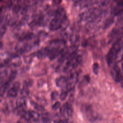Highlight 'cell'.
<instances>
[{
	"label": "cell",
	"mask_w": 123,
	"mask_h": 123,
	"mask_svg": "<svg viewBox=\"0 0 123 123\" xmlns=\"http://www.w3.org/2000/svg\"><path fill=\"white\" fill-rule=\"evenodd\" d=\"M13 66H19L22 63L21 60L18 54L12 55L10 63Z\"/></svg>",
	"instance_id": "30bf717a"
},
{
	"label": "cell",
	"mask_w": 123,
	"mask_h": 123,
	"mask_svg": "<svg viewBox=\"0 0 123 123\" xmlns=\"http://www.w3.org/2000/svg\"><path fill=\"white\" fill-rule=\"evenodd\" d=\"M122 73H123V75H122V77H123V65H122Z\"/></svg>",
	"instance_id": "1f68e13d"
},
{
	"label": "cell",
	"mask_w": 123,
	"mask_h": 123,
	"mask_svg": "<svg viewBox=\"0 0 123 123\" xmlns=\"http://www.w3.org/2000/svg\"><path fill=\"white\" fill-rule=\"evenodd\" d=\"M12 55L7 52L0 53V68L10 63Z\"/></svg>",
	"instance_id": "5b68a950"
},
{
	"label": "cell",
	"mask_w": 123,
	"mask_h": 123,
	"mask_svg": "<svg viewBox=\"0 0 123 123\" xmlns=\"http://www.w3.org/2000/svg\"><path fill=\"white\" fill-rule=\"evenodd\" d=\"M60 112L62 115L67 116L69 118H71L73 112V108L70 104L65 103L60 107Z\"/></svg>",
	"instance_id": "3957f363"
},
{
	"label": "cell",
	"mask_w": 123,
	"mask_h": 123,
	"mask_svg": "<svg viewBox=\"0 0 123 123\" xmlns=\"http://www.w3.org/2000/svg\"><path fill=\"white\" fill-rule=\"evenodd\" d=\"M68 91L67 90H63L62 91L60 95V98L62 100H64L66 99L67 95H68Z\"/></svg>",
	"instance_id": "d4e9b609"
},
{
	"label": "cell",
	"mask_w": 123,
	"mask_h": 123,
	"mask_svg": "<svg viewBox=\"0 0 123 123\" xmlns=\"http://www.w3.org/2000/svg\"><path fill=\"white\" fill-rule=\"evenodd\" d=\"M6 31V25L5 24H3L0 25V39L2 38L4 36Z\"/></svg>",
	"instance_id": "7402d4cb"
},
{
	"label": "cell",
	"mask_w": 123,
	"mask_h": 123,
	"mask_svg": "<svg viewBox=\"0 0 123 123\" xmlns=\"http://www.w3.org/2000/svg\"><path fill=\"white\" fill-rule=\"evenodd\" d=\"M3 46V43L2 42H0V49Z\"/></svg>",
	"instance_id": "4dcf8cb0"
},
{
	"label": "cell",
	"mask_w": 123,
	"mask_h": 123,
	"mask_svg": "<svg viewBox=\"0 0 123 123\" xmlns=\"http://www.w3.org/2000/svg\"><path fill=\"white\" fill-rule=\"evenodd\" d=\"M30 103H31V105L36 110H37L38 111H45V108L41 105L39 104L36 103V102H35L34 101H31Z\"/></svg>",
	"instance_id": "e0dca14e"
},
{
	"label": "cell",
	"mask_w": 123,
	"mask_h": 123,
	"mask_svg": "<svg viewBox=\"0 0 123 123\" xmlns=\"http://www.w3.org/2000/svg\"><path fill=\"white\" fill-rule=\"evenodd\" d=\"M84 111L86 118L89 121L94 122L98 119V115L97 114L96 112L94 111L89 106L85 107Z\"/></svg>",
	"instance_id": "7a4b0ae2"
},
{
	"label": "cell",
	"mask_w": 123,
	"mask_h": 123,
	"mask_svg": "<svg viewBox=\"0 0 123 123\" xmlns=\"http://www.w3.org/2000/svg\"><path fill=\"white\" fill-rule=\"evenodd\" d=\"M1 99H0V102H1Z\"/></svg>",
	"instance_id": "836d02e7"
},
{
	"label": "cell",
	"mask_w": 123,
	"mask_h": 123,
	"mask_svg": "<svg viewBox=\"0 0 123 123\" xmlns=\"http://www.w3.org/2000/svg\"><path fill=\"white\" fill-rule=\"evenodd\" d=\"M92 70L93 72L95 74H98L99 71V66L98 63H95L93 64L92 66Z\"/></svg>",
	"instance_id": "484cf974"
},
{
	"label": "cell",
	"mask_w": 123,
	"mask_h": 123,
	"mask_svg": "<svg viewBox=\"0 0 123 123\" xmlns=\"http://www.w3.org/2000/svg\"><path fill=\"white\" fill-rule=\"evenodd\" d=\"M16 106L19 108H23L26 105V101L25 98L20 97L17 98L16 101Z\"/></svg>",
	"instance_id": "9a60e30c"
},
{
	"label": "cell",
	"mask_w": 123,
	"mask_h": 123,
	"mask_svg": "<svg viewBox=\"0 0 123 123\" xmlns=\"http://www.w3.org/2000/svg\"><path fill=\"white\" fill-rule=\"evenodd\" d=\"M10 82L7 81L4 83H3L0 86V96L2 97L4 95L6 92L7 91L9 86H10Z\"/></svg>",
	"instance_id": "5bb4252c"
},
{
	"label": "cell",
	"mask_w": 123,
	"mask_h": 123,
	"mask_svg": "<svg viewBox=\"0 0 123 123\" xmlns=\"http://www.w3.org/2000/svg\"><path fill=\"white\" fill-rule=\"evenodd\" d=\"M62 21V19L59 18H57L56 17H54L53 18L51 19V20L50 21L49 23V29L51 31H54L61 28Z\"/></svg>",
	"instance_id": "277c9868"
},
{
	"label": "cell",
	"mask_w": 123,
	"mask_h": 123,
	"mask_svg": "<svg viewBox=\"0 0 123 123\" xmlns=\"http://www.w3.org/2000/svg\"><path fill=\"white\" fill-rule=\"evenodd\" d=\"M49 51L50 48L49 47L43 48L36 52V56L39 59H43L49 56Z\"/></svg>",
	"instance_id": "8992f818"
},
{
	"label": "cell",
	"mask_w": 123,
	"mask_h": 123,
	"mask_svg": "<svg viewBox=\"0 0 123 123\" xmlns=\"http://www.w3.org/2000/svg\"><path fill=\"white\" fill-rule=\"evenodd\" d=\"M21 6L19 4H16L13 7L12 11V12L13 14H16L21 10Z\"/></svg>",
	"instance_id": "603a6c76"
},
{
	"label": "cell",
	"mask_w": 123,
	"mask_h": 123,
	"mask_svg": "<svg viewBox=\"0 0 123 123\" xmlns=\"http://www.w3.org/2000/svg\"><path fill=\"white\" fill-rule=\"evenodd\" d=\"M66 43V41L64 39H54L51 40L49 42V44L51 45L54 46L53 47L55 48H59L62 46H64Z\"/></svg>",
	"instance_id": "8fae6325"
},
{
	"label": "cell",
	"mask_w": 123,
	"mask_h": 123,
	"mask_svg": "<svg viewBox=\"0 0 123 123\" xmlns=\"http://www.w3.org/2000/svg\"><path fill=\"white\" fill-rule=\"evenodd\" d=\"M18 91L12 87L7 91V95L10 97H15L17 96Z\"/></svg>",
	"instance_id": "d6986e66"
},
{
	"label": "cell",
	"mask_w": 123,
	"mask_h": 123,
	"mask_svg": "<svg viewBox=\"0 0 123 123\" xmlns=\"http://www.w3.org/2000/svg\"><path fill=\"white\" fill-rule=\"evenodd\" d=\"M35 56H36V53H33L24 56L23 59L25 63L29 64L32 62Z\"/></svg>",
	"instance_id": "2e32d148"
},
{
	"label": "cell",
	"mask_w": 123,
	"mask_h": 123,
	"mask_svg": "<svg viewBox=\"0 0 123 123\" xmlns=\"http://www.w3.org/2000/svg\"><path fill=\"white\" fill-rule=\"evenodd\" d=\"M16 74L17 72L16 71H12V72H11L8 78V82H9L10 83L12 82L15 78Z\"/></svg>",
	"instance_id": "cb8c5ba5"
},
{
	"label": "cell",
	"mask_w": 123,
	"mask_h": 123,
	"mask_svg": "<svg viewBox=\"0 0 123 123\" xmlns=\"http://www.w3.org/2000/svg\"><path fill=\"white\" fill-rule=\"evenodd\" d=\"M17 123H22V122H18Z\"/></svg>",
	"instance_id": "d6a6232c"
},
{
	"label": "cell",
	"mask_w": 123,
	"mask_h": 123,
	"mask_svg": "<svg viewBox=\"0 0 123 123\" xmlns=\"http://www.w3.org/2000/svg\"><path fill=\"white\" fill-rule=\"evenodd\" d=\"M8 71L6 68H0V84H3L8 76Z\"/></svg>",
	"instance_id": "4fadbf2b"
},
{
	"label": "cell",
	"mask_w": 123,
	"mask_h": 123,
	"mask_svg": "<svg viewBox=\"0 0 123 123\" xmlns=\"http://www.w3.org/2000/svg\"><path fill=\"white\" fill-rule=\"evenodd\" d=\"M33 37V34L31 32H26L22 34L20 37L19 40L23 41H28L31 40Z\"/></svg>",
	"instance_id": "7c38bea8"
},
{
	"label": "cell",
	"mask_w": 123,
	"mask_h": 123,
	"mask_svg": "<svg viewBox=\"0 0 123 123\" xmlns=\"http://www.w3.org/2000/svg\"><path fill=\"white\" fill-rule=\"evenodd\" d=\"M68 82L67 78L63 76H61L57 78L56 79L55 83L56 86L60 88H63L66 87L67 84Z\"/></svg>",
	"instance_id": "9c48e42d"
},
{
	"label": "cell",
	"mask_w": 123,
	"mask_h": 123,
	"mask_svg": "<svg viewBox=\"0 0 123 123\" xmlns=\"http://www.w3.org/2000/svg\"><path fill=\"white\" fill-rule=\"evenodd\" d=\"M33 84V80L31 79H27L23 82V87L28 88L31 86Z\"/></svg>",
	"instance_id": "ffe728a7"
},
{
	"label": "cell",
	"mask_w": 123,
	"mask_h": 123,
	"mask_svg": "<svg viewBox=\"0 0 123 123\" xmlns=\"http://www.w3.org/2000/svg\"><path fill=\"white\" fill-rule=\"evenodd\" d=\"M71 120L70 118H65L60 120L57 123H71Z\"/></svg>",
	"instance_id": "f546056e"
},
{
	"label": "cell",
	"mask_w": 123,
	"mask_h": 123,
	"mask_svg": "<svg viewBox=\"0 0 123 123\" xmlns=\"http://www.w3.org/2000/svg\"><path fill=\"white\" fill-rule=\"evenodd\" d=\"M20 85H21V84H20V82H16L13 84L12 87L18 91L20 87Z\"/></svg>",
	"instance_id": "f1b7e54d"
},
{
	"label": "cell",
	"mask_w": 123,
	"mask_h": 123,
	"mask_svg": "<svg viewBox=\"0 0 123 123\" xmlns=\"http://www.w3.org/2000/svg\"><path fill=\"white\" fill-rule=\"evenodd\" d=\"M20 94L22 98H25V97H26L29 95V91L27 88L23 87V88L20 90Z\"/></svg>",
	"instance_id": "44dd1931"
},
{
	"label": "cell",
	"mask_w": 123,
	"mask_h": 123,
	"mask_svg": "<svg viewBox=\"0 0 123 123\" xmlns=\"http://www.w3.org/2000/svg\"><path fill=\"white\" fill-rule=\"evenodd\" d=\"M62 49L59 48L53 47L50 49V51L49 55V58L50 60H53L56 58L60 56Z\"/></svg>",
	"instance_id": "ba28073f"
},
{
	"label": "cell",
	"mask_w": 123,
	"mask_h": 123,
	"mask_svg": "<svg viewBox=\"0 0 123 123\" xmlns=\"http://www.w3.org/2000/svg\"><path fill=\"white\" fill-rule=\"evenodd\" d=\"M30 119L34 120V121H37L40 118V115L39 114L34 111H29Z\"/></svg>",
	"instance_id": "ac0fdd59"
},
{
	"label": "cell",
	"mask_w": 123,
	"mask_h": 123,
	"mask_svg": "<svg viewBox=\"0 0 123 123\" xmlns=\"http://www.w3.org/2000/svg\"><path fill=\"white\" fill-rule=\"evenodd\" d=\"M111 75L115 81L116 82H120L122 78V73L120 70V69L117 66H115L112 68L111 71Z\"/></svg>",
	"instance_id": "52a82bcc"
},
{
	"label": "cell",
	"mask_w": 123,
	"mask_h": 123,
	"mask_svg": "<svg viewBox=\"0 0 123 123\" xmlns=\"http://www.w3.org/2000/svg\"><path fill=\"white\" fill-rule=\"evenodd\" d=\"M59 96V94L57 91H53L50 94V98L52 100H55L57 99Z\"/></svg>",
	"instance_id": "4316f807"
},
{
	"label": "cell",
	"mask_w": 123,
	"mask_h": 123,
	"mask_svg": "<svg viewBox=\"0 0 123 123\" xmlns=\"http://www.w3.org/2000/svg\"><path fill=\"white\" fill-rule=\"evenodd\" d=\"M121 48L122 47L118 41L112 45L106 56V61L109 65H110L117 59Z\"/></svg>",
	"instance_id": "6da1fadb"
},
{
	"label": "cell",
	"mask_w": 123,
	"mask_h": 123,
	"mask_svg": "<svg viewBox=\"0 0 123 123\" xmlns=\"http://www.w3.org/2000/svg\"><path fill=\"white\" fill-rule=\"evenodd\" d=\"M61 107V103L59 101H56L52 106V109L54 110H57L59 108Z\"/></svg>",
	"instance_id": "83f0119b"
}]
</instances>
